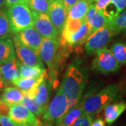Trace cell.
Masks as SVG:
<instances>
[{
    "instance_id": "obj_1",
    "label": "cell",
    "mask_w": 126,
    "mask_h": 126,
    "mask_svg": "<svg viewBox=\"0 0 126 126\" xmlns=\"http://www.w3.org/2000/svg\"><path fill=\"white\" fill-rule=\"evenodd\" d=\"M85 83V78L81 69L75 64H70L60 87L67 99L69 110L80 102Z\"/></svg>"
},
{
    "instance_id": "obj_2",
    "label": "cell",
    "mask_w": 126,
    "mask_h": 126,
    "mask_svg": "<svg viewBox=\"0 0 126 126\" xmlns=\"http://www.w3.org/2000/svg\"><path fill=\"white\" fill-rule=\"evenodd\" d=\"M119 93L118 86L116 84H111L87 97L81 102L84 113L92 116L96 115L117 99Z\"/></svg>"
},
{
    "instance_id": "obj_3",
    "label": "cell",
    "mask_w": 126,
    "mask_h": 126,
    "mask_svg": "<svg viewBox=\"0 0 126 126\" xmlns=\"http://www.w3.org/2000/svg\"><path fill=\"white\" fill-rule=\"evenodd\" d=\"M7 7L6 11L11 32L17 33L34 26L33 13L27 4L18 3Z\"/></svg>"
},
{
    "instance_id": "obj_4",
    "label": "cell",
    "mask_w": 126,
    "mask_h": 126,
    "mask_svg": "<svg viewBox=\"0 0 126 126\" xmlns=\"http://www.w3.org/2000/svg\"><path fill=\"white\" fill-rule=\"evenodd\" d=\"M115 34H116L107 24L93 32L86 40L85 44L86 53L88 55H94L99 50L107 48Z\"/></svg>"
},
{
    "instance_id": "obj_5",
    "label": "cell",
    "mask_w": 126,
    "mask_h": 126,
    "mask_svg": "<svg viewBox=\"0 0 126 126\" xmlns=\"http://www.w3.org/2000/svg\"><path fill=\"white\" fill-rule=\"evenodd\" d=\"M60 41L58 37L44 38L40 48V56L42 61L53 71L59 62Z\"/></svg>"
},
{
    "instance_id": "obj_6",
    "label": "cell",
    "mask_w": 126,
    "mask_h": 126,
    "mask_svg": "<svg viewBox=\"0 0 126 126\" xmlns=\"http://www.w3.org/2000/svg\"><path fill=\"white\" fill-rule=\"evenodd\" d=\"M68 111L67 99L60 88L54 97L48 105L45 113L43 114V118L48 123L51 122H57Z\"/></svg>"
},
{
    "instance_id": "obj_7",
    "label": "cell",
    "mask_w": 126,
    "mask_h": 126,
    "mask_svg": "<svg viewBox=\"0 0 126 126\" xmlns=\"http://www.w3.org/2000/svg\"><path fill=\"white\" fill-rule=\"evenodd\" d=\"M120 66L121 64L114 57L111 50L107 48L98 50L93 60V69L103 74L116 72Z\"/></svg>"
},
{
    "instance_id": "obj_8",
    "label": "cell",
    "mask_w": 126,
    "mask_h": 126,
    "mask_svg": "<svg viewBox=\"0 0 126 126\" xmlns=\"http://www.w3.org/2000/svg\"><path fill=\"white\" fill-rule=\"evenodd\" d=\"M9 117L17 126H40V121L34 113L20 103L10 107Z\"/></svg>"
},
{
    "instance_id": "obj_9",
    "label": "cell",
    "mask_w": 126,
    "mask_h": 126,
    "mask_svg": "<svg viewBox=\"0 0 126 126\" xmlns=\"http://www.w3.org/2000/svg\"><path fill=\"white\" fill-rule=\"evenodd\" d=\"M13 41L16 54L17 55L19 60L21 63L30 66H39L44 67L43 61L39 53L22 44L15 36L13 37Z\"/></svg>"
},
{
    "instance_id": "obj_10",
    "label": "cell",
    "mask_w": 126,
    "mask_h": 126,
    "mask_svg": "<svg viewBox=\"0 0 126 126\" xmlns=\"http://www.w3.org/2000/svg\"><path fill=\"white\" fill-rule=\"evenodd\" d=\"M34 27L44 38L58 37L59 33L48 14H39L32 11Z\"/></svg>"
},
{
    "instance_id": "obj_11",
    "label": "cell",
    "mask_w": 126,
    "mask_h": 126,
    "mask_svg": "<svg viewBox=\"0 0 126 126\" xmlns=\"http://www.w3.org/2000/svg\"><path fill=\"white\" fill-rule=\"evenodd\" d=\"M15 36L22 44L34 50L40 55V48L44 37L36 31L34 26L27 27L15 33Z\"/></svg>"
},
{
    "instance_id": "obj_12",
    "label": "cell",
    "mask_w": 126,
    "mask_h": 126,
    "mask_svg": "<svg viewBox=\"0 0 126 126\" xmlns=\"http://www.w3.org/2000/svg\"><path fill=\"white\" fill-rule=\"evenodd\" d=\"M50 93V83L45 75L43 80L36 87L29 90L27 93H25V94L27 95L32 99H34L36 103L46 110L49 101Z\"/></svg>"
},
{
    "instance_id": "obj_13",
    "label": "cell",
    "mask_w": 126,
    "mask_h": 126,
    "mask_svg": "<svg viewBox=\"0 0 126 126\" xmlns=\"http://www.w3.org/2000/svg\"><path fill=\"white\" fill-rule=\"evenodd\" d=\"M48 16L59 33H62L67 18V11L62 0H50Z\"/></svg>"
},
{
    "instance_id": "obj_14",
    "label": "cell",
    "mask_w": 126,
    "mask_h": 126,
    "mask_svg": "<svg viewBox=\"0 0 126 126\" xmlns=\"http://www.w3.org/2000/svg\"><path fill=\"white\" fill-rule=\"evenodd\" d=\"M85 20L88 24L90 34L93 32L100 29L101 27L106 25L109 21L108 18L102 13L99 12L95 8L94 3H92L90 4Z\"/></svg>"
},
{
    "instance_id": "obj_15",
    "label": "cell",
    "mask_w": 126,
    "mask_h": 126,
    "mask_svg": "<svg viewBox=\"0 0 126 126\" xmlns=\"http://www.w3.org/2000/svg\"><path fill=\"white\" fill-rule=\"evenodd\" d=\"M14 41L10 38L0 39V65L16 60Z\"/></svg>"
},
{
    "instance_id": "obj_16",
    "label": "cell",
    "mask_w": 126,
    "mask_h": 126,
    "mask_svg": "<svg viewBox=\"0 0 126 126\" xmlns=\"http://www.w3.org/2000/svg\"><path fill=\"white\" fill-rule=\"evenodd\" d=\"M90 35V33L89 32L88 26L85 20L81 25V27L77 32L72 34L68 35L64 38H62V41H63L64 43L69 46L78 45L86 41Z\"/></svg>"
},
{
    "instance_id": "obj_17",
    "label": "cell",
    "mask_w": 126,
    "mask_h": 126,
    "mask_svg": "<svg viewBox=\"0 0 126 126\" xmlns=\"http://www.w3.org/2000/svg\"><path fill=\"white\" fill-rule=\"evenodd\" d=\"M25 93L15 87H6L1 96V100L9 107L22 102Z\"/></svg>"
},
{
    "instance_id": "obj_18",
    "label": "cell",
    "mask_w": 126,
    "mask_h": 126,
    "mask_svg": "<svg viewBox=\"0 0 126 126\" xmlns=\"http://www.w3.org/2000/svg\"><path fill=\"white\" fill-rule=\"evenodd\" d=\"M126 110V102H120L109 104L104 108L105 121L108 124H112Z\"/></svg>"
},
{
    "instance_id": "obj_19",
    "label": "cell",
    "mask_w": 126,
    "mask_h": 126,
    "mask_svg": "<svg viewBox=\"0 0 126 126\" xmlns=\"http://www.w3.org/2000/svg\"><path fill=\"white\" fill-rule=\"evenodd\" d=\"M84 113L81 102L78 103L73 108L69 110L57 123V126H72L77 119Z\"/></svg>"
},
{
    "instance_id": "obj_20",
    "label": "cell",
    "mask_w": 126,
    "mask_h": 126,
    "mask_svg": "<svg viewBox=\"0 0 126 126\" xmlns=\"http://www.w3.org/2000/svg\"><path fill=\"white\" fill-rule=\"evenodd\" d=\"M0 77L8 82L12 81L20 77L16 59L0 65Z\"/></svg>"
},
{
    "instance_id": "obj_21",
    "label": "cell",
    "mask_w": 126,
    "mask_h": 126,
    "mask_svg": "<svg viewBox=\"0 0 126 126\" xmlns=\"http://www.w3.org/2000/svg\"><path fill=\"white\" fill-rule=\"evenodd\" d=\"M90 4L85 0H79L68 11L67 19L85 20Z\"/></svg>"
},
{
    "instance_id": "obj_22",
    "label": "cell",
    "mask_w": 126,
    "mask_h": 126,
    "mask_svg": "<svg viewBox=\"0 0 126 126\" xmlns=\"http://www.w3.org/2000/svg\"><path fill=\"white\" fill-rule=\"evenodd\" d=\"M45 75L46 73L39 78H29V77L25 78V77H20L14 80L11 83L24 93H27L29 90H32V88L36 87L43 80Z\"/></svg>"
},
{
    "instance_id": "obj_23",
    "label": "cell",
    "mask_w": 126,
    "mask_h": 126,
    "mask_svg": "<svg viewBox=\"0 0 126 126\" xmlns=\"http://www.w3.org/2000/svg\"><path fill=\"white\" fill-rule=\"evenodd\" d=\"M17 64L20 72V75L21 77L39 78L44 74L46 72L44 67L27 65L18 60H17Z\"/></svg>"
},
{
    "instance_id": "obj_24",
    "label": "cell",
    "mask_w": 126,
    "mask_h": 126,
    "mask_svg": "<svg viewBox=\"0 0 126 126\" xmlns=\"http://www.w3.org/2000/svg\"><path fill=\"white\" fill-rule=\"evenodd\" d=\"M116 34L121 32H126V8L107 23Z\"/></svg>"
},
{
    "instance_id": "obj_25",
    "label": "cell",
    "mask_w": 126,
    "mask_h": 126,
    "mask_svg": "<svg viewBox=\"0 0 126 126\" xmlns=\"http://www.w3.org/2000/svg\"><path fill=\"white\" fill-rule=\"evenodd\" d=\"M27 4L34 12L48 14L50 0H27Z\"/></svg>"
},
{
    "instance_id": "obj_26",
    "label": "cell",
    "mask_w": 126,
    "mask_h": 126,
    "mask_svg": "<svg viewBox=\"0 0 126 126\" xmlns=\"http://www.w3.org/2000/svg\"><path fill=\"white\" fill-rule=\"evenodd\" d=\"M11 31L10 23L7 15V11L0 9V39L9 37Z\"/></svg>"
},
{
    "instance_id": "obj_27",
    "label": "cell",
    "mask_w": 126,
    "mask_h": 126,
    "mask_svg": "<svg viewBox=\"0 0 126 126\" xmlns=\"http://www.w3.org/2000/svg\"><path fill=\"white\" fill-rule=\"evenodd\" d=\"M85 20H79V19H67L65 22L64 26L62 32V38H64L69 34H72L77 32Z\"/></svg>"
},
{
    "instance_id": "obj_28",
    "label": "cell",
    "mask_w": 126,
    "mask_h": 126,
    "mask_svg": "<svg viewBox=\"0 0 126 126\" xmlns=\"http://www.w3.org/2000/svg\"><path fill=\"white\" fill-rule=\"evenodd\" d=\"M111 50L121 64H126V44L123 42H116L111 47Z\"/></svg>"
},
{
    "instance_id": "obj_29",
    "label": "cell",
    "mask_w": 126,
    "mask_h": 126,
    "mask_svg": "<svg viewBox=\"0 0 126 126\" xmlns=\"http://www.w3.org/2000/svg\"><path fill=\"white\" fill-rule=\"evenodd\" d=\"M21 103L23 104L25 106H26L27 108L29 109L33 113H34L37 117L44 114L46 111L45 109L41 107L39 104L36 103L34 99H32L26 94H25Z\"/></svg>"
},
{
    "instance_id": "obj_30",
    "label": "cell",
    "mask_w": 126,
    "mask_h": 126,
    "mask_svg": "<svg viewBox=\"0 0 126 126\" xmlns=\"http://www.w3.org/2000/svg\"><path fill=\"white\" fill-rule=\"evenodd\" d=\"M92 123L93 116L86 113H83L72 125V126H91Z\"/></svg>"
},
{
    "instance_id": "obj_31",
    "label": "cell",
    "mask_w": 126,
    "mask_h": 126,
    "mask_svg": "<svg viewBox=\"0 0 126 126\" xmlns=\"http://www.w3.org/2000/svg\"><path fill=\"white\" fill-rule=\"evenodd\" d=\"M111 0H95L94 4L95 8L99 11V12L102 13L104 9L111 3Z\"/></svg>"
},
{
    "instance_id": "obj_32",
    "label": "cell",
    "mask_w": 126,
    "mask_h": 126,
    "mask_svg": "<svg viewBox=\"0 0 126 126\" xmlns=\"http://www.w3.org/2000/svg\"><path fill=\"white\" fill-rule=\"evenodd\" d=\"M111 3L117 9L118 14L126 8V0H111Z\"/></svg>"
},
{
    "instance_id": "obj_33",
    "label": "cell",
    "mask_w": 126,
    "mask_h": 126,
    "mask_svg": "<svg viewBox=\"0 0 126 126\" xmlns=\"http://www.w3.org/2000/svg\"><path fill=\"white\" fill-rule=\"evenodd\" d=\"M0 126H17L8 116H0Z\"/></svg>"
},
{
    "instance_id": "obj_34",
    "label": "cell",
    "mask_w": 126,
    "mask_h": 126,
    "mask_svg": "<svg viewBox=\"0 0 126 126\" xmlns=\"http://www.w3.org/2000/svg\"><path fill=\"white\" fill-rule=\"evenodd\" d=\"M10 107L0 99V116H9Z\"/></svg>"
},
{
    "instance_id": "obj_35",
    "label": "cell",
    "mask_w": 126,
    "mask_h": 126,
    "mask_svg": "<svg viewBox=\"0 0 126 126\" xmlns=\"http://www.w3.org/2000/svg\"><path fill=\"white\" fill-rule=\"evenodd\" d=\"M62 1H63V4H64V6H65L66 10H67V11L68 13L69 9H71L79 0H62Z\"/></svg>"
},
{
    "instance_id": "obj_36",
    "label": "cell",
    "mask_w": 126,
    "mask_h": 126,
    "mask_svg": "<svg viewBox=\"0 0 126 126\" xmlns=\"http://www.w3.org/2000/svg\"><path fill=\"white\" fill-rule=\"evenodd\" d=\"M18 3H23L27 4V0H6V6H9L11 5L16 4Z\"/></svg>"
},
{
    "instance_id": "obj_37",
    "label": "cell",
    "mask_w": 126,
    "mask_h": 126,
    "mask_svg": "<svg viewBox=\"0 0 126 126\" xmlns=\"http://www.w3.org/2000/svg\"><path fill=\"white\" fill-rule=\"evenodd\" d=\"M91 126H105V123L102 118H97L94 122L92 123Z\"/></svg>"
},
{
    "instance_id": "obj_38",
    "label": "cell",
    "mask_w": 126,
    "mask_h": 126,
    "mask_svg": "<svg viewBox=\"0 0 126 126\" xmlns=\"http://www.w3.org/2000/svg\"><path fill=\"white\" fill-rule=\"evenodd\" d=\"M6 85H7V82L0 77V92L4 89V88Z\"/></svg>"
},
{
    "instance_id": "obj_39",
    "label": "cell",
    "mask_w": 126,
    "mask_h": 126,
    "mask_svg": "<svg viewBox=\"0 0 126 126\" xmlns=\"http://www.w3.org/2000/svg\"><path fill=\"white\" fill-rule=\"evenodd\" d=\"M6 5V0H0V9H2Z\"/></svg>"
},
{
    "instance_id": "obj_40",
    "label": "cell",
    "mask_w": 126,
    "mask_h": 126,
    "mask_svg": "<svg viewBox=\"0 0 126 126\" xmlns=\"http://www.w3.org/2000/svg\"><path fill=\"white\" fill-rule=\"evenodd\" d=\"M86 1H88V3H90V4H92V3H93L95 0H85Z\"/></svg>"
},
{
    "instance_id": "obj_41",
    "label": "cell",
    "mask_w": 126,
    "mask_h": 126,
    "mask_svg": "<svg viewBox=\"0 0 126 126\" xmlns=\"http://www.w3.org/2000/svg\"><path fill=\"white\" fill-rule=\"evenodd\" d=\"M40 126H49V125H48V123H47L45 124V125H43V126H42V125H41Z\"/></svg>"
},
{
    "instance_id": "obj_42",
    "label": "cell",
    "mask_w": 126,
    "mask_h": 126,
    "mask_svg": "<svg viewBox=\"0 0 126 126\" xmlns=\"http://www.w3.org/2000/svg\"></svg>"
}]
</instances>
